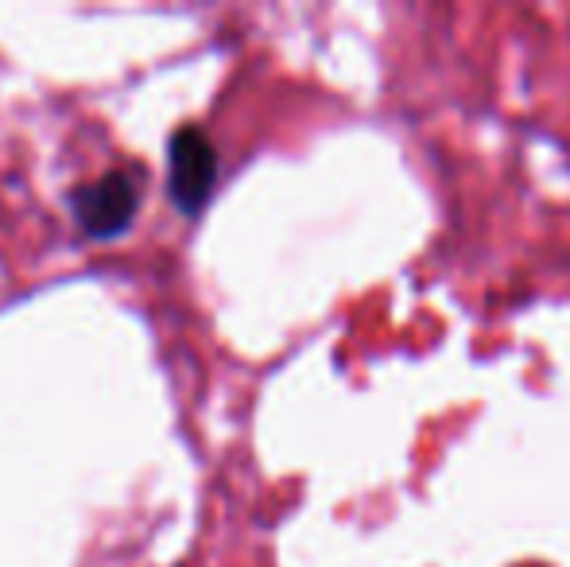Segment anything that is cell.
I'll return each instance as SVG.
<instances>
[{"instance_id": "1", "label": "cell", "mask_w": 570, "mask_h": 567, "mask_svg": "<svg viewBox=\"0 0 570 567\" xmlns=\"http://www.w3.org/2000/svg\"><path fill=\"white\" fill-rule=\"evenodd\" d=\"M144 187H148V175H144L140 164L117 167V172H109V175H101V179L82 183V187L70 190L67 211L86 237L114 242V237L128 234L132 218L140 214Z\"/></svg>"}, {"instance_id": "2", "label": "cell", "mask_w": 570, "mask_h": 567, "mask_svg": "<svg viewBox=\"0 0 570 567\" xmlns=\"http://www.w3.org/2000/svg\"><path fill=\"white\" fill-rule=\"evenodd\" d=\"M218 148L203 129L187 125L167 144V195L183 218H198L218 187Z\"/></svg>"}]
</instances>
